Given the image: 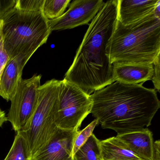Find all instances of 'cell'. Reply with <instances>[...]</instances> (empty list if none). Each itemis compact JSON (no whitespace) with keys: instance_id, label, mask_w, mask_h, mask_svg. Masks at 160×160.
<instances>
[{"instance_id":"e0dca14e","label":"cell","mask_w":160,"mask_h":160,"mask_svg":"<svg viewBox=\"0 0 160 160\" xmlns=\"http://www.w3.org/2000/svg\"><path fill=\"white\" fill-rule=\"evenodd\" d=\"M71 0H45L42 12L48 20L61 17L64 13Z\"/></svg>"},{"instance_id":"603a6c76","label":"cell","mask_w":160,"mask_h":160,"mask_svg":"<svg viewBox=\"0 0 160 160\" xmlns=\"http://www.w3.org/2000/svg\"><path fill=\"white\" fill-rule=\"evenodd\" d=\"M153 153L154 160H160V141H154L153 143Z\"/></svg>"},{"instance_id":"8fae6325","label":"cell","mask_w":160,"mask_h":160,"mask_svg":"<svg viewBox=\"0 0 160 160\" xmlns=\"http://www.w3.org/2000/svg\"><path fill=\"white\" fill-rule=\"evenodd\" d=\"M158 0H118L117 20L124 26L133 25L153 13Z\"/></svg>"},{"instance_id":"9a60e30c","label":"cell","mask_w":160,"mask_h":160,"mask_svg":"<svg viewBox=\"0 0 160 160\" xmlns=\"http://www.w3.org/2000/svg\"><path fill=\"white\" fill-rule=\"evenodd\" d=\"M99 140L92 134L74 155L75 160H103Z\"/></svg>"},{"instance_id":"6da1fadb","label":"cell","mask_w":160,"mask_h":160,"mask_svg":"<svg viewBox=\"0 0 160 160\" xmlns=\"http://www.w3.org/2000/svg\"><path fill=\"white\" fill-rule=\"evenodd\" d=\"M91 112L103 129L118 135L148 128L160 107L154 89L115 81L91 94Z\"/></svg>"},{"instance_id":"9c48e42d","label":"cell","mask_w":160,"mask_h":160,"mask_svg":"<svg viewBox=\"0 0 160 160\" xmlns=\"http://www.w3.org/2000/svg\"><path fill=\"white\" fill-rule=\"evenodd\" d=\"M78 130L58 128L48 143L32 157V160H75L74 142Z\"/></svg>"},{"instance_id":"7a4b0ae2","label":"cell","mask_w":160,"mask_h":160,"mask_svg":"<svg viewBox=\"0 0 160 160\" xmlns=\"http://www.w3.org/2000/svg\"><path fill=\"white\" fill-rule=\"evenodd\" d=\"M118 0H109L92 21L64 79L91 95L115 82L106 53L117 21Z\"/></svg>"},{"instance_id":"d4e9b609","label":"cell","mask_w":160,"mask_h":160,"mask_svg":"<svg viewBox=\"0 0 160 160\" xmlns=\"http://www.w3.org/2000/svg\"><path fill=\"white\" fill-rule=\"evenodd\" d=\"M0 110H1V109H0Z\"/></svg>"},{"instance_id":"52a82bcc","label":"cell","mask_w":160,"mask_h":160,"mask_svg":"<svg viewBox=\"0 0 160 160\" xmlns=\"http://www.w3.org/2000/svg\"><path fill=\"white\" fill-rule=\"evenodd\" d=\"M42 76L34 75L28 79H22L11 99L7 117L15 132L21 131L32 117L38 102Z\"/></svg>"},{"instance_id":"5bb4252c","label":"cell","mask_w":160,"mask_h":160,"mask_svg":"<svg viewBox=\"0 0 160 160\" xmlns=\"http://www.w3.org/2000/svg\"><path fill=\"white\" fill-rule=\"evenodd\" d=\"M100 144L103 160H141L116 136L100 140Z\"/></svg>"},{"instance_id":"7402d4cb","label":"cell","mask_w":160,"mask_h":160,"mask_svg":"<svg viewBox=\"0 0 160 160\" xmlns=\"http://www.w3.org/2000/svg\"><path fill=\"white\" fill-rule=\"evenodd\" d=\"M16 2L17 0H0V20L14 8Z\"/></svg>"},{"instance_id":"d6986e66","label":"cell","mask_w":160,"mask_h":160,"mask_svg":"<svg viewBox=\"0 0 160 160\" xmlns=\"http://www.w3.org/2000/svg\"><path fill=\"white\" fill-rule=\"evenodd\" d=\"M45 0H17L15 8L21 11L36 12L42 11Z\"/></svg>"},{"instance_id":"30bf717a","label":"cell","mask_w":160,"mask_h":160,"mask_svg":"<svg viewBox=\"0 0 160 160\" xmlns=\"http://www.w3.org/2000/svg\"><path fill=\"white\" fill-rule=\"evenodd\" d=\"M32 55H20L10 58L0 80V96L10 101L22 78L23 69Z\"/></svg>"},{"instance_id":"7c38bea8","label":"cell","mask_w":160,"mask_h":160,"mask_svg":"<svg viewBox=\"0 0 160 160\" xmlns=\"http://www.w3.org/2000/svg\"><path fill=\"white\" fill-rule=\"evenodd\" d=\"M114 80L128 85L143 84L151 80L153 64L115 63L113 64Z\"/></svg>"},{"instance_id":"4fadbf2b","label":"cell","mask_w":160,"mask_h":160,"mask_svg":"<svg viewBox=\"0 0 160 160\" xmlns=\"http://www.w3.org/2000/svg\"><path fill=\"white\" fill-rule=\"evenodd\" d=\"M116 137L141 160H154L153 135L148 128Z\"/></svg>"},{"instance_id":"ac0fdd59","label":"cell","mask_w":160,"mask_h":160,"mask_svg":"<svg viewBox=\"0 0 160 160\" xmlns=\"http://www.w3.org/2000/svg\"><path fill=\"white\" fill-rule=\"evenodd\" d=\"M97 124H98V120L97 119H95L86 128L81 131H78L74 142L73 148V156L75 153L79 149V148L86 143L90 137L93 134L92 132L93 130Z\"/></svg>"},{"instance_id":"8992f818","label":"cell","mask_w":160,"mask_h":160,"mask_svg":"<svg viewBox=\"0 0 160 160\" xmlns=\"http://www.w3.org/2000/svg\"><path fill=\"white\" fill-rule=\"evenodd\" d=\"M92 105L91 95L65 79L60 80L56 115L57 127L78 130L82 122L90 114Z\"/></svg>"},{"instance_id":"ba28073f","label":"cell","mask_w":160,"mask_h":160,"mask_svg":"<svg viewBox=\"0 0 160 160\" xmlns=\"http://www.w3.org/2000/svg\"><path fill=\"white\" fill-rule=\"evenodd\" d=\"M104 4L102 0H75L61 17L49 20L50 30H64L88 25Z\"/></svg>"},{"instance_id":"5b68a950","label":"cell","mask_w":160,"mask_h":160,"mask_svg":"<svg viewBox=\"0 0 160 160\" xmlns=\"http://www.w3.org/2000/svg\"><path fill=\"white\" fill-rule=\"evenodd\" d=\"M60 80L53 79L40 86L35 111L21 130L32 157L48 143L58 129L56 115Z\"/></svg>"},{"instance_id":"cb8c5ba5","label":"cell","mask_w":160,"mask_h":160,"mask_svg":"<svg viewBox=\"0 0 160 160\" xmlns=\"http://www.w3.org/2000/svg\"><path fill=\"white\" fill-rule=\"evenodd\" d=\"M7 121V117L5 112L2 110H0V127H1L3 123Z\"/></svg>"},{"instance_id":"277c9868","label":"cell","mask_w":160,"mask_h":160,"mask_svg":"<svg viewBox=\"0 0 160 160\" xmlns=\"http://www.w3.org/2000/svg\"><path fill=\"white\" fill-rule=\"evenodd\" d=\"M2 20L4 47L10 58L33 55L52 32L42 11L24 12L14 7Z\"/></svg>"},{"instance_id":"3957f363","label":"cell","mask_w":160,"mask_h":160,"mask_svg":"<svg viewBox=\"0 0 160 160\" xmlns=\"http://www.w3.org/2000/svg\"><path fill=\"white\" fill-rule=\"evenodd\" d=\"M106 53L112 65L153 64L160 54V18L153 13L129 26L117 20Z\"/></svg>"},{"instance_id":"2e32d148","label":"cell","mask_w":160,"mask_h":160,"mask_svg":"<svg viewBox=\"0 0 160 160\" xmlns=\"http://www.w3.org/2000/svg\"><path fill=\"white\" fill-rule=\"evenodd\" d=\"M10 151L4 160H32L28 145L21 131L17 132Z\"/></svg>"},{"instance_id":"ffe728a7","label":"cell","mask_w":160,"mask_h":160,"mask_svg":"<svg viewBox=\"0 0 160 160\" xmlns=\"http://www.w3.org/2000/svg\"><path fill=\"white\" fill-rule=\"evenodd\" d=\"M2 27L3 21L0 20V80L5 66L10 58L4 47Z\"/></svg>"},{"instance_id":"44dd1931","label":"cell","mask_w":160,"mask_h":160,"mask_svg":"<svg viewBox=\"0 0 160 160\" xmlns=\"http://www.w3.org/2000/svg\"><path fill=\"white\" fill-rule=\"evenodd\" d=\"M160 56L155 60L153 63V75L151 80L154 85V89L156 90L158 92H160Z\"/></svg>"}]
</instances>
